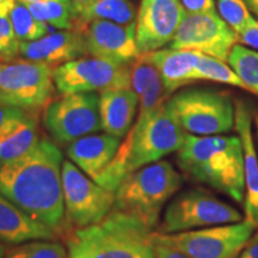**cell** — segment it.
I'll return each mask as SVG.
<instances>
[{
  "mask_svg": "<svg viewBox=\"0 0 258 258\" xmlns=\"http://www.w3.org/2000/svg\"><path fill=\"white\" fill-rule=\"evenodd\" d=\"M180 4L188 15L217 12L215 0H180Z\"/></svg>",
  "mask_w": 258,
  "mask_h": 258,
  "instance_id": "32",
  "label": "cell"
},
{
  "mask_svg": "<svg viewBox=\"0 0 258 258\" xmlns=\"http://www.w3.org/2000/svg\"><path fill=\"white\" fill-rule=\"evenodd\" d=\"M185 137V131L167 105V101L153 111L139 114L114 159L93 180L103 188L115 191L132 172L177 152Z\"/></svg>",
  "mask_w": 258,
  "mask_h": 258,
  "instance_id": "2",
  "label": "cell"
},
{
  "mask_svg": "<svg viewBox=\"0 0 258 258\" xmlns=\"http://www.w3.org/2000/svg\"><path fill=\"white\" fill-rule=\"evenodd\" d=\"M244 217L231 205L202 188L179 192L166 206L157 233L172 234L212 226L235 224Z\"/></svg>",
  "mask_w": 258,
  "mask_h": 258,
  "instance_id": "7",
  "label": "cell"
},
{
  "mask_svg": "<svg viewBox=\"0 0 258 258\" xmlns=\"http://www.w3.org/2000/svg\"><path fill=\"white\" fill-rule=\"evenodd\" d=\"M185 133L196 137L222 135L235 123V108L230 96L212 90L190 89L167 99Z\"/></svg>",
  "mask_w": 258,
  "mask_h": 258,
  "instance_id": "6",
  "label": "cell"
},
{
  "mask_svg": "<svg viewBox=\"0 0 258 258\" xmlns=\"http://www.w3.org/2000/svg\"><path fill=\"white\" fill-rule=\"evenodd\" d=\"M139 97L132 88L109 89L99 95V115L104 133L125 138L133 127Z\"/></svg>",
  "mask_w": 258,
  "mask_h": 258,
  "instance_id": "20",
  "label": "cell"
},
{
  "mask_svg": "<svg viewBox=\"0 0 258 258\" xmlns=\"http://www.w3.org/2000/svg\"><path fill=\"white\" fill-rule=\"evenodd\" d=\"M183 184L180 173L166 160H159L128 175L115 190L116 211L140 219L150 230H157L160 213Z\"/></svg>",
  "mask_w": 258,
  "mask_h": 258,
  "instance_id": "5",
  "label": "cell"
},
{
  "mask_svg": "<svg viewBox=\"0 0 258 258\" xmlns=\"http://www.w3.org/2000/svg\"><path fill=\"white\" fill-rule=\"evenodd\" d=\"M27 5L34 17L57 29L72 30L74 11L72 0H44Z\"/></svg>",
  "mask_w": 258,
  "mask_h": 258,
  "instance_id": "25",
  "label": "cell"
},
{
  "mask_svg": "<svg viewBox=\"0 0 258 258\" xmlns=\"http://www.w3.org/2000/svg\"><path fill=\"white\" fill-rule=\"evenodd\" d=\"M256 129H257V143H258V112L256 114Z\"/></svg>",
  "mask_w": 258,
  "mask_h": 258,
  "instance_id": "41",
  "label": "cell"
},
{
  "mask_svg": "<svg viewBox=\"0 0 258 258\" xmlns=\"http://www.w3.org/2000/svg\"><path fill=\"white\" fill-rule=\"evenodd\" d=\"M4 258H69L66 245L59 240H31L6 249Z\"/></svg>",
  "mask_w": 258,
  "mask_h": 258,
  "instance_id": "28",
  "label": "cell"
},
{
  "mask_svg": "<svg viewBox=\"0 0 258 258\" xmlns=\"http://www.w3.org/2000/svg\"><path fill=\"white\" fill-rule=\"evenodd\" d=\"M199 51L186 49H159L150 53V57L159 72L166 92L171 95L182 86L196 82Z\"/></svg>",
  "mask_w": 258,
  "mask_h": 258,
  "instance_id": "21",
  "label": "cell"
},
{
  "mask_svg": "<svg viewBox=\"0 0 258 258\" xmlns=\"http://www.w3.org/2000/svg\"><path fill=\"white\" fill-rule=\"evenodd\" d=\"M177 164L195 182L211 186L235 202H244V152L239 137L186 133L177 151Z\"/></svg>",
  "mask_w": 258,
  "mask_h": 258,
  "instance_id": "3",
  "label": "cell"
},
{
  "mask_svg": "<svg viewBox=\"0 0 258 258\" xmlns=\"http://www.w3.org/2000/svg\"><path fill=\"white\" fill-rule=\"evenodd\" d=\"M185 15L180 0H141L135 21L139 55L170 44Z\"/></svg>",
  "mask_w": 258,
  "mask_h": 258,
  "instance_id": "14",
  "label": "cell"
},
{
  "mask_svg": "<svg viewBox=\"0 0 258 258\" xmlns=\"http://www.w3.org/2000/svg\"><path fill=\"white\" fill-rule=\"evenodd\" d=\"M61 179L69 232L98 224L114 208L115 191L103 188L70 159L63 160Z\"/></svg>",
  "mask_w": 258,
  "mask_h": 258,
  "instance_id": "10",
  "label": "cell"
},
{
  "mask_svg": "<svg viewBox=\"0 0 258 258\" xmlns=\"http://www.w3.org/2000/svg\"><path fill=\"white\" fill-rule=\"evenodd\" d=\"M62 163L57 145L41 138L23 156L0 164V194L60 238L69 233L61 179Z\"/></svg>",
  "mask_w": 258,
  "mask_h": 258,
  "instance_id": "1",
  "label": "cell"
},
{
  "mask_svg": "<svg viewBox=\"0 0 258 258\" xmlns=\"http://www.w3.org/2000/svg\"><path fill=\"white\" fill-rule=\"evenodd\" d=\"M227 62L244 83L246 90L258 95V51L235 44Z\"/></svg>",
  "mask_w": 258,
  "mask_h": 258,
  "instance_id": "26",
  "label": "cell"
},
{
  "mask_svg": "<svg viewBox=\"0 0 258 258\" xmlns=\"http://www.w3.org/2000/svg\"><path fill=\"white\" fill-rule=\"evenodd\" d=\"M53 67L28 60L0 62V102L36 114L53 101Z\"/></svg>",
  "mask_w": 258,
  "mask_h": 258,
  "instance_id": "9",
  "label": "cell"
},
{
  "mask_svg": "<svg viewBox=\"0 0 258 258\" xmlns=\"http://www.w3.org/2000/svg\"><path fill=\"white\" fill-rule=\"evenodd\" d=\"M41 239L57 240L60 237L0 194V243L14 246Z\"/></svg>",
  "mask_w": 258,
  "mask_h": 258,
  "instance_id": "19",
  "label": "cell"
},
{
  "mask_svg": "<svg viewBox=\"0 0 258 258\" xmlns=\"http://www.w3.org/2000/svg\"><path fill=\"white\" fill-rule=\"evenodd\" d=\"M237 42V32L217 12L186 14L170 48L195 50L227 62Z\"/></svg>",
  "mask_w": 258,
  "mask_h": 258,
  "instance_id": "13",
  "label": "cell"
},
{
  "mask_svg": "<svg viewBox=\"0 0 258 258\" xmlns=\"http://www.w3.org/2000/svg\"><path fill=\"white\" fill-rule=\"evenodd\" d=\"M40 139L35 114L25 112L9 121L0 128V164L23 156Z\"/></svg>",
  "mask_w": 258,
  "mask_h": 258,
  "instance_id": "23",
  "label": "cell"
},
{
  "mask_svg": "<svg viewBox=\"0 0 258 258\" xmlns=\"http://www.w3.org/2000/svg\"><path fill=\"white\" fill-rule=\"evenodd\" d=\"M95 19L109 21L127 27L135 23L137 12L129 0H98L84 14L74 18L72 30L79 31L86 23Z\"/></svg>",
  "mask_w": 258,
  "mask_h": 258,
  "instance_id": "24",
  "label": "cell"
},
{
  "mask_svg": "<svg viewBox=\"0 0 258 258\" xmlns=\"http://www.w3.org/2000/svg\"><path fill=\"white\" fill-rule=\"evenodd\" d=\"M131 88L139 97V112H150L166 102V92L157 67L148 54H140L129 64Z\"/></svg>",
  "mask_w": 258,
  "mask_h": 258,
  "instance_id": "22",
  "label": "cell"
},
{
  "mask_svg": "<svg viewBox=\"0 0 258 258\" xmlns=\"http://www.w3.org/2000/svg\"><path fill=\"white\" fill-rule=\"evenodd\" d=\"M256 228L244 219L235 224L179 233L160 234L154 232L153 240L179 251L188 258H238L253 237Z\"/></svg>",
  "mask_w": 258,
  "mask_h": 258,
  "instance_id": "8",
  "label": "cell"
},
{
  "mask_svg": "<svg viewBox=\"0 0 258 258\" xmlns=\"http://www.w3.org/2000/svg\"><path fill=\"white\" fill-rule=\"evenodd\" d=\"M43 123L59 145H70L102 129L99 96L95 92L67 93L44 109Z\"/></svg>",
  "mask_w": 258,
  "mask_h": 258,
  "instance_id": "11",
  "label": "cell"
},
{
  "mask_svg": "<svg viewBox=\"0 0 258 258\" xmlns=\"http://www.w3.org/2000/svg\"><path fill=\"white\" fill-rule=\"evenodd\" d=\"M238 258H258V240L250 239L249 244L245 246Z\"/></svg>",
  "mask_w": 258,
  "mask_h": 258,
  "instance_id": "37",
  "label": "cell"
},
{
  "mask_svg": "<svg viewBox=\"0 0 258 258\" xmlns=\"http://www.w3.org/2000/svg\"><path fill=\"white\" fill-rule=\"evenodd\" d=\"M196 77H198V80H211V82L227 84V85L246 90L244 83L231 66H228L225 61L205 55V54H200L198 66H196Z\"/></svg>",
  "mask_w": 258,
  "mask_h": 258,
  "instance_id": "29",
  "label": "cell"
},
{
  "mask_svg": "<svg viewBox=\"0 0 258 258\" xmlns=\"http://www.w3.org/2000/svg\"><path fill=\"white\" fill-rule=\"evenodd\" d=\"M25 112L27 111L22 110V109L15 108V106L8 105L5 104V103L0 102V128H2L5 123H8L9 121L24 115Z\"/></svg>",
  "mask_w": 258,
  "mask_h": 258,
  "instance_id": "34",
  "label": "cell"
},
{
  "mask_svg": "<svg viewBox=\"0 0 258 258\" xmlns=\"http://www.w3.org/2000/svg\"><path fill=\"white\" fill-rule=\"evenodd\" d=\"M19 54L24 60L57 67L88 53L82 32L63 30L46 35L36 41L22 42Z\"/></svg>",
  "mask_w": 258,
  "mask_h": 258,
  "instance_id": "16",
  "label": "cell"
},
{
  "mask_svg": "<svg viewBox=\"0 0 258 258\" xmlns=\"http://www.w3.org/2000/svg\"><path fill=\"white\" fill-rule=\"evenodd\" d=\"M18 2L23 3V4H31V3H38V2H44V0H18Z\"/></svg>",
  "mask_w": 258,
  "mask_h": 258,
  "instance_id": "40",
  "label": "cell"
},
{
  "mask_svg": "<svg viewBox=\"0 0 258 258\" xmlns=\"http://www.w3.org/2000/svg\"><path fill=\"white\" fill-rule=\"evenodd\" d=\"M234 108V127L241 140L244 152L245 220L258 227V156L252 137V114L244 101H238Z\"/></svg>",
  "mask_w": 258,
  "mask_h": 258,
  "instance_id": "17",
  "label": "cell"
},
{
  "mask_svg": "<svg viewBox=\"0 0 258 258\" xmlns=\"http://www.w3.org/2000/svg\"><path fill=\"white\" fill-rule=\"evenodd\" d=\"M247 8L252 10L254 14L258 15V0H244Z\"/></svg>",
  "mask_w": 258,
  "mask_h": 258,
  "instance_id": "38",
  "label": "cell"
},
{
  "mask_svg": "<svg viewBox=\"0 0 258 258\" xmlns=\"http://www.w3.org/2000/svg\"><path fill=\"white\" fill-rule=\"evenodd\" d=\"M98 0H72V6L74 11V18L78 17L88 10L90 6H92Z\"/></svg>",
  "mask_w": 258,
  "mask_h": 258,
  "instance_id": "36",
  "label": "cell"
},
{
  "mask_svg": "<svg viewBox=\"0 0 258 258\" xmlns=\"http://www.w3.org/2000/svg\"><path fill=\"white\" fill-rule=\"evenodd\" d=\"M5 252H6V247H5V245L0 243V258H4V256H5Z\"/></svg>",
  "mask_w": 258,
  "mask_h": 258,
  "instance_id": "39",
  "label": "cell"
},
{
  "mask_svg": "<svg viewBox=\"0 0 258 258\" xmlns=\"http://www.w3.org/2000/svg\"><path fill=\"white\" fill-rule=\"evenodd\" d=\"M85 42L86 53L97 59L116 63H131L139 56L135 40V23L120 25L95 19L79 30Z\"/></svg>",
  "mask_w": 258,
  "mask_h": 258,
  "instance_id": "15",
  "label": "cell"
},
{
  "mask_svg": "<svg viewBox=\"0 0 258 258\" xmlns=\"http://www.w3.org/2000/svg\"><path fill=\"white\" fill-rule=\"evenodd\" d=\"M238 41L258 51V21L253 17L238 34Z\"/></svg>",
  "mask_w": 258,
  "mask_h": 258,
  "instance_id": "33",
  "label": "cell"
},
{
  "mask_svg": "<svg viewBox=\"0 0 258 258\" xmlns=\"http://www.w3.org/2000/svg\"><path fill=\"white\" fill-rule=\"evenodd\" d=\"M219 16L239 34L252 18L244 0H217Z\"/></svg>",
  "mask_w": 258,
  "mask_h": 258,
  "instance_id": "31",
  "label": "cell"
},
{
  "mask_svg": "<svg viewBox=\"0 0 258 258\" xmlns=\"http://www.w3.org/2000/svg\"><path fill=\"white\" fill-rule=\"evenodd\" d=\"M257 16H258V15H257Z\"/></svg>",
  "mask_w": 258,
  "mask_h": 258,
  "instance_id": "44",
  "label": "cell"
},
{
  "mask_svg": "<svg viewBox=\"0 0 258 258\" xmlns=\"http://www.w3.org/2000/svg\"><path fill=\"white\" fill-rule=\"evenodd\" d=\"M251 239H257L258 240V232H257V234H254L252 238H251Z\"/></svg>",
  "mask_w": 258,
  "mask_h": 258,
  "instance_id": "42",
  "label": "cell"
},
{
  "mask_svg": "<svg viewBox=\"0 0 258 258\" xmlns=\"http://www.w3.org/2000/svg\"><path fill=\"white\" fill-rule=\"evenodd\" d=\"M3 61H5V60H4V57L2 56V54H0V62H3Z\"/></svg>",
  "mask_w": 258,
  "mask_h": 258,
  "instance_id": "43",
  "label": "cell"
},
{
  "mask_svg": "<svg viewBox=\"0 0 258 258\" xmlns=\"http://www.w3.org/2000/svg\"><path fill=\"white\" fill-rule=\"evenodd\" d=\"M156 245V257L157 258H188L185 254H183L179 251H177L172 247L166 246V245L158 244L154 241Z\"/></svg>",
  "mask_w": 258,
  "mask_h": 258,
  "instance_id": "35",
  "label": "cell"
},
{
  "mask_svg": "<svg viewBox=\"0 0 258 258\" xmlns=\"http://www.w3.org/2000/svg\"><path fill=\"white\" fill-rule=\"evenodd\" d=\"M153 233L140 219L112 209L101 222L63 239L69 258H157Z\"/></svg>",
  "mask_w": 258,
  "mask_h": 258,
  "instance_id": "4",
  "label": "cell"
},
{
  "mask_svg": "<svg viewBox=\"0 0 258 258\" xmlns=\"http://www.w3.org/2000/svg\"><path fill=\"white\" fill-rule=\"evenodd\" d=\"M15 2L0 0V54L5 61L15 60L21 48L11 22V9Z\"/></svg>",
  "mask_w": 258,
  "mask_h": 258,
  "instance_id": "30",
  "label": "cell"
},
{
  "mask_svg": "<svg viewBox=\"0 0 258 258\" xmlns=\"http://www.w3.org/2000/svg\"><path fill=\"white\" fill-rule=\"evenodd\" d=\"M53 78L61 95L131 88L128 63L97 57H83L60 64L53 70Z\"/></svg>",
  "mask_w": 258,
  "mask_h": 258,
  "instance_id": "12",
  "label": "cell"
},
{
  "mask_svg": "<svg viewBox=\"0 0 258 258\" xmlns=\"http://www.w3.org/2000/svg\"><path fill=\"white\" fill-rule=\"evenodd\" d=\"M121 139L110 134H90L67 145L66 154L84 173L95 179L114 159Z\"/></svg>",
  "mask_w": 258,
  "mask_h": 258,
  "instance_id": "18",
  "label": "cell"
},
{
  "mask_svg": "<svg viewBox=\"0 0 258 258\" xmlns=\"http://www.w3.org/2000/svg\"><path fill=\"white\" fill-rule=\"evenodd\" d=\"M11 22L16 37L21 42L36 41L46 36L47 24L38 21L29 11L27 5L16 0L11 9Z\"/></svg>",
  "mask_w": 258,
  "mask_h": 258,
  "instance_id": "27",
  "label": "cell"
}]
</instances>
